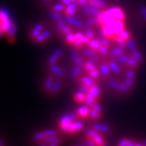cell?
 <instances>
[{"label":"cell","instance_id":"6da1fadb","mask_svg":"<svg viewBox=\"0 0 146 146\" xmlns=\"http://www.w3.org/2000/svg\"><path fill=\"white\" fill-rule=\"evenodd\" d=\"M110 129L104 124H94L84 133L82 146H109Z\"/></svg>","mask_w":146,"mask_h":146},{"label":"cell","instance_id":"7a4b0ae2","mask_svg":"<svg viewBox=\"0 0 146 146\" xmlns=\"http://www.w3.org/2000/svg\"><path fill=\"white\" fill-rule=\"evenodd\" d=\"M58 127L60 130L68 135H75L83 131L84 123L82 119L79 117L76 112L67 114L58 121Z\"/></svg>","mask_w":146,"mask_h":146},{"label":"cell","instance_id":"3957f363","mask_svg":"<svg viewBox=\"0 0 146 146\" xmlns=\"http://www.w3.org/2000/svg\"><path fill=\"white\" fill-rule=\"evenodd\" d=\"M61 144L62 136L55 130L38 131L33 136V146H60Z\"/></svg>","mask_w":146,"mask_h":146},{"label":"cell","instance_id":"277c9868","mask_svg":"<svg viewBox=\"0 0 146 146\" xmlns=\"http://www.w3.org/2000/svg\"><path fill=\"white\" fill-rule=\"evenodd\" d=\"M115 146H146V140L124 137L120 139Z\"/></svg>","mask_w":146,"mask_h":146},{"label":"cell","instance_id":"5b68a950","mask_svg":"<svg viewBox=\"0 0 146 146\" xmlns=\"http://www.w3.org/2000/svg\"><path fill=\"white\" fill-rule=\"evenodd\" d=\"M114 16L110 14V12L109 10L105 11H102L101 15L99 16V21L100 25L102 26H104L106 25H109L110 24L112 21H114Z\"/></svg>","mask_w":146,"mask_h":146},{"label":"cell","instance_id":"8992f818","mask_svg":"<svg viewBox=\"0 0 146 146\" xmlns=\"http://www.w3.org/2000/svg\"><path fill=\"white\" fill-rule=\"evenodd\" d=\"M111 26L113 27L114 30H115V36H118L120 33L122 31L124 30V24H123V21L119 20V19H114V21L110 23ZM115 39V38H114Z\"/></svg>","mask_w":146,"mask_h":146},{"label":"cell","instance_id":"52a82bcc","mask_svg":"<svg viewBox=\"0 0 146 146\" xmlns=\"http://www.w3.org/2000/svg\"><path fill=\"white\" fill-rule=\"evenodd\" d=\"M76 114L80 119H89V112H90V106H88L87 105L81 106L76 110Z\"/></svg>","mask_w":146,"mask_h":146},{"label":"cell","instance_id":"ba28073f","mask_svg":"<svg viewBox=\"0 0 146 146\" xmlns=\"http://www.w3.org/2000/svg\"><path fill=\"white\" fill-rule=\"evenodd\" d=\"M64 20H65V21H66L68 24H70V25H72L73 26L76 27V28H78V29H83L84 28V24L82 23L80 20H78L77 18L74 17L73 16H66Z\"/></svg>","mask_w":146,"mask_h":146},{"label":"cell","instance_id":"9c48e42d","mask_svg":"<svg viewBox=\"0 0 146 146\" xmlns=\"http://www.w3.org/2000/svg\"><path fill=\"white\" fill-rule=\"evenodd\" d=\"M109 11L115 19H119V20H121L123 21H125L124 13L123 12V11L121 10V8H119V7H112V8L109 9Z\"/></svg>","mask_w":146,"mask_h":146},{"label":"cell","instance_id":"30bf717a","mask_svg":"<svg viewBox=\"0 0 146 146\" xmlns=\"http://www.w3.org/2000/svg\"><path fill=\"white\" fill-rule=\"evenodd\" d=\"M43 29H44V25L42 23L36 24L35 27L33 28V29L32 30L31 33H30V37L33 40H35L36 37L42 33Z\"/></svg>","mask_w":146,"mask_h":146},{"label":"cell","instance_id":"8fae6325","mask_svg":"<svg viewBox=\"0 0 146 146\" xmlns=\"http://www.w3.org/2000/svg\"><path fill=\"white\" fill-rule=\"evenodd\" d=\"M63 54V50L61 49H57L55 50L54 53L52 54V55L48 59V63L49 64H54L58 62V60L59 59V58L61 57V55Z\"/></svg>","mask_w":146,"mask_h":146},{"label":"cell","instance_id":"7c38bea8","mask_svg":"<svg viewBox=\"0 0 146 146\" xmlns=\"http://www.w3.org/2000/svg\"><path fill=\"white\" fill-rule=\"evenodd\" d=\"M12 21L11 19L8 20H4V21H1V33L3 34V33H7L10 31L11 25H12Z\"/></svg>","mask_w":146,"mask_h":146},{"label":"cell","instance_id":"4fadbf2b","mask_svg":"<svg viewBox=\"0 0 146 146\" xmlns=\"http://www.w3.org/2000/svg\"><path fill=\"white\" fill-rule=\"evenodd\" d=\"M54 82V76H53L52 74L47 75V77L46 79V82H45V84H44V87H45V89H46V91L48 94H50Z\"/></svg>","mask_w":146,"mask_h":146},{"label":"cell","instance_id":"5bb4252c","mask_svg":"<svg viewBox=\"0 0 146 146\" xmlns=\"http://www.w3.org/2000/svg\"><path fill=\"white\" fill-rule=\"evenodd\" d=\"M83 11L84 12H85L86 14H88L89 16H99L101 15V13H102V11L99 9L93 7H90V6L84 7Z\"/></svg>","mask_w":146,"mask_h":146},{"label":"cell","instance_id":"9a60e30c","mask_svg":"<svg viewBox=\"0 0 146 146\" xmlns=\"http://www.w3.org/2000/svg\"><path fill=\"white\" fill-rule=\"evenodd\" d=\"M50 70L51 72L55 74V75H57L58 76H59V77H64L66 76L65 72L61 68L58 67L55 63L50 65Z\"/></svg>","mask_w":146,"mask_h":146},{"label":"cell","instance_id":"2e32d148","mask_svg":"<svg viewBox=\"0 0 146 146\" xmlns=\"http://www.w3.org/2000/svg\"><path fill=\"white\" fill-rule=\"evenodd\" d=\"M80 81L82 84L88 86L89 88H91L92 86H94V84H97L94 81V79L90 77L89 76H80Z\"/></svg>","mask_w":146,"mask_h":146},{"label":"cell","instance_id":"e0dca14e","mask_svg":"<svg viewBox=\"0 0 146 146\" xmlns=\"http://www.w3.org/2000/svg\"><path fill=\"white\" fill-rule=\"evenodd\" d=\"M77 8V5H76V3H71L69 5L66 7V9L64 11V13H65V16H72L76 11Z\"/></svg>","mask_w":146,"mask_h":146},{"label":"cell","instance_id":"ac0fdd59","mask_svg":"<svg viewBox=\"0 0 146 146\" xmlns=\"http://www.w3.org/2000/svg\"><path fill=\"white\" fill-rule=\"evenodd\" d=\"M50 36H51V32L50 31V30H46V31L42 32V33L37 36L34 41L37 42V43H42L45 41H46L47 39Z\"/></svg>","mask_w":146,"mask_h":146},{"label":"cell","instance_id":"d6986e66","mask_svg":"<svg viewBox=\"0 0 146 146\" xmlns=\"http://www.w3.org/2000/svg\"><path fill=\"white\" fill-rule=\"evenodd\" d=\"M103 29V31L106 33V35L107 37H111V38H115V30L113 29V27L111 26V25L109 24V25H104L102 28Z\"/></svg>","mask_w":146,"mask_h":146},{"label":"cell","instance_id":"ffe728a7","mask_svg":"<svg viewBox=\"0 0 146 146\" xmlns=\"http://www.w3.org/2000/svg\"><path fill=\"white\" fill-rule=\"evenodd\" d=\"M99 71L103 76H108L110 75V71H111V69L110 68L109 64H107V63H102L100 64Z\"/></svg>","mask_w":146,"mask_h":146},{"label":"cell","instance_id":"44dd1931","mask_svg":"<svg viewBox=\"0 0 146 146\" xmlns=\"http://www.w3.org/2000/svg\"><path fill=\"white\" fill-rule=\"evenodd\" d=\"M73 98L78 103H84L85 99H86V94L80 90L79 92H76V94H74Z\"/></svg>","mask_w":146,"mask_h":146},{"label":"cell","instance_id":"7402d4cb","mask_svg":"<svg viewBox=\"0 0 146 146\" xmlns=\"http://www.w3.org/2000/svg\"><path fill=\"white\" fill-rule=\"evenodd\" d=\"M123 54H124L123 47H121L119 46L113 48V49L111 50V51H110V55L113 58H117L119 55Z\"/></svg>","mask_w":146,"mask_h":146},{"label":"cell","instance_id":"603a6c76","mask_svg":"<svg viewBox=\"0 0 146 146\" xmlns=\"http://www.w3.org/2000/svg\"><path fill=\"white\" fill-rule=\"evenodd\" d=\"M89 94H92L93 96H94L97 99H99L100 96H101V90H100L99 87L98 86V84H94V86H92L89 89Z\"/></svg>","mask_w":146,"mask_h":146},{"label":"cell","instance_id":"cb8c5ba5","mask_svg":"<svg viewBox=\"0 0 146 146\" xmlns=\"http://www.w3.org/2000/svg\"><path fill=\"white\" fill-rule=\"evenodd\" d=\"M84 69V65L83 66H82V65L76 66V68H73L72 71L71 72V77H72V78H76V77H78L79 75L83 72Z\"/></svg>","mask_w":146,"mask_h":146},{"label":"cell","instance_id":"d4e9b609","mask_svg":"<svg viewBox=\"0 0 146 146\" xmlns=\"http://www.w3.org/2000/svg\"><path fill=\"white\" fill-rule=\"evenodd\" d=\"M98 50H94V49H92V48H89V49H86V50H84V51L81 52V54L83 55L84 57H89L91 58L94 56V55H96L97 54H98Z\"/></svg>","mask_w":146,"mask_h":146},{"label":"cell","instance_id":"484cf974","mask_svg":"<svg viewBox=\"0 0 146 146\" xmlns=\"http://www.w3.org/2000/svg\"><path fill=\"white\" fill-rule=\"evenodd\" d=\"M109 66L110 69H111V71L113 72L116 73V74H120L121 73V68L119 66V64L116 63V62H114V61H111V62H110L109 63Z\"/></svg>","mask_w":146,"mask_h":146},{"label":"cell","instance_id":"4316f807","mask_svg":"<svg viewBox=\"0 0 146 146\" xmlns=\"http://www.w3.org/2000/svg\"><path fill=\"white\" fill-rule=\"evenodd\" d=\"M61 88H62V82L59 81V80L54 81V84H53V87L52 89H51L50 94H56L57 93H58V91L60 90Z\"/></svg>","mask_w":146,"mask_h":146},{"label":"cell","instance_id":"83f0119b","mask_svg":"<svg viewBox=\"0 0 146 146\" xmlns=\"http://www.w3.org/2000/svg\"><path fill=\"white\" fill-rule=\"evenodd\" d=\"M66 7L67 6L65 5L63 3H57V4L51 7V10L53 11H55V12H62V11H63L66 9Z\"/></svg>","mask_w":146,"mask_h":146},{"label":"cell","instance_id":"f1b7e54d","mask_svg":"<svg viewBox=\"0 0 146 146\" xmlns=\"http://www.w3.org/2000/svg\"><path fill=\"white\" fill-rule=\"evenodd\" d=\"M129 88L126 85L124 82L122 83V82H118V84H117V88H116V90L119 91L120 93H127L129 91Z\"/></svg>","mask_w":146,"mask_h":146},{"label":"cell","instance_id":"f546056e","mask_svg":"<svg viewBox=\"0 0 146 146\" xmlns=\"http://www.w3.org/2000/svg\"><path fill=\"white\" fill-rule=\"evenodd\" d=\"M131 56L132 58H134L136 61L139 63H141L143 62V56L141 55V54L137 50H134V51H131Z\"/></svg>","mask_w":146,"mask_h":146},{"label":"cell","instance_id":"4dcf8cb0","mask_svg":"<svg viewBox=\"0 0 146 146\" xmlns=\"http://www.w3.org/2000/svg\"><path fill=\"white\" fill-rule=\"evenodd\" d=\"M101 46H102V44H101V42H100L99 39H98V40H96V39H94V38L90 41V42H89V46L90 47V48L94 49V50H98Z\"/></svg>","mask_w":146,"mask_h":146},{"label":"cell","instance_id":"1f68e13d","mask_svg":"<svg viewBox=\"0 0 146 146\" xmlns=\"http://www.w3.org/2000/svg\"><path fill=\"white\" fill-rule=\"evenodd\" d=\"M130 57L131 56H129L128 54H121V55H119V57L117 58V61H118L119 63H122V64H125V65H127Z\"/></svg>","mask_w":146,"mask_h":146},{"label":"cell","instance_id":"d6a6232c","mask_svg":"<svg viewBox=\"0 0 146 146\" xmlns=\"http://www.w3.org/2000/svg\"><path fill=\"white\" fill-rule=\"evenodd\" d=\"M84 69H85L88 72H91V71H94L95 69H97L96 65H95L94 63L90 62L89 60L84 63Z\"/></svg>","mask_w":146,"mask_h":146},{"label":"cell","instance_id":"836d02e7","mask_svg":"<svg viewBox=\"0 0 146 146\" xmlns=\"http://www.w3.org/2000/svg\"><path fill=\"white\" fill-rule=\"evenodd\" d=\"M140 63H138L137 61H136V59L134 58H132L131 56L129 58V60H128V62H127V66L129 67L130 68H132V69H135L138 67V65H139Z\"/></svg>","mask_w":146,"mask_h":146},{"label":"cell","instance_id":"e575fe53","mask_svg":"<svg viewBox=\"0 0 146 146\" xmlns=\"http://www.w3.org/2000/svg\"><path fill=\"white\" fill-rule=\"evenodd\" d=\"M65 40H66V42H68V44L72 45L73 43L76 42V36H75V34L72 33H68V34H66V35H65Z\"/></svg>","mask_w":146,"mask_h":146},{"label":"cell","instance_id":"d590c367","mask_svg":"<svg viewBox=\"0 0 146 146\" xmlns=\"http://www.w3.org/2000/svg\"><path fill=\"white\" fill-rule=\"evenodd\" d=\"M66 23H67V22L65 21V20H63V19L57 21V23H56V27H57L58 30L62 33L63 29H64L65 26L67 25H66Z\"/></svg>","mask_w":146,"mask_h":146},{"label":"cell","instance_id":"8d00e7d4","mask_svg":"<svg viewBox=\"0 0 146 146\" xmlns=\"http://www.w3.org/2000/svg\"><path fill=\"white\" fill-rule=\"evenodd\" d=\"M116 36H119V37L122 38V39H124V40H126V41H127V40H129V39H130L131 34L129 33H128V32L127 31V30H125V29H124L123 31L121 32L119 34ZM116 36H115V37H116Z\"/></svg>","mask_w":146,"mask_h":146},{"label":"cell","instance_id":"74e56055","mask_svg":"<svg viewBox=\"0 0 146 146\" xmlns=\"http://www.w3.org/2000/svg\"><path fill=\"white\" fill-rule=\"evenodd\" d=\"M127 46L129 48V50H131V51H134V50H137V47H136V45L135 42L131 39H129L127 41Z\"/></svg>","mask_w":146,"mask_h":146},{"label":"cell","instance_id":"f35d334b","mask_svg":"<svg viewBox=\"0 0 146 146\" xmlns=\"http://www.w3.org/2000/svg\"><path fill=\"white\" fill-rule=\"evenodd\" d=\"M98 52L99 54H101L102 56H106L109 53V50H108V47L104 46H101L99 47V49L98 50Z\"/></svg>","mask_w":146,"mask_h":146},{"label":"cell","instance_id":"ab89813d","mask_svg":"<svg viewBox=\"0 0 146 146\" xmlns=\"http://www.w3.org/2000/svg\"><path fill=\"white\" fill-rule=\"evenodd\" d=\"M89 76L90 77H92L93 79H98L99 78L100 76V71L98 69H95L94 71H91L88 72Z\"/></svg>","mask_w":146,"mask_h":146},{"label":"cell","instance_id":"60d3db41","mask_svg":"<svg viewBox=\"0 0 146 146\" xmlns=\"http://www.w3.org/2000/svg\"><path fill=\"white\" fill-rule=\"evenodd\" d=\"M84 34L85 36H89V38H91V39H94V36H95V34H94V31H93L92 29H90L89 28L84 29Z\"/></svg>","mask_w":146,"mask_h":146},{"label":"cell","instance_id":"b9f144b4","mask_svg":"<svg viewBox=\"0 0 146 146\" xmlns=\"http://www.w3.org/2000/svg\"><path fill=\"white\" fill-rule=\"evenodd\" d=\"M115 39L116 42H117V44H118V46H119L121 47H125L127 46V41L124 40V39H122L119 36H116Z\"/></svg>","mask_w":146,"mask_h":146},{"label":"cell","instance_id":"7bdbcfd3","mask_svg":"<svg viewBox=\"0 0 146 146\" xmlns=\"http://www.w3.org/2000/svg\"><path fill=\"white\" fill-rule=\"evenodd\" d=\"M50 17L52 19V20H54V21H58V20H61L62 19V16L61 14H59L58 12H55V11H53L50 14Z\"/></svg>","mask_w":146,"mask_h":146},{"label":"cell","instance_id":"ee69618b","mask_svg":"<svg viewBox=\"0 0 146 146\" xmlns=\"http://www.w3.org/2000/svg\"><path fill=\"white\" fill-rule=\"evenodd\" d=\"M72 62L73 63H75L76 66H79V65H84V59L80 57H76L72 58Z\"/></svg>","mask_w":146,"mask_h":146},{"label":"cell","instance_id":"f6af8a7d","mask_svg":"<svg viewBox=\"0 0 146 146\" xmlns=\"http://www.w3.org/2000/svg\"><path fill=\"white\" fill-rule=\"evenodd\" d=\"M16 25L15 23H12V25H11V28L10 31L8 33V34H9V36L11 37V38H13L14 36H15V34H16Z\"/></svg>","mask_w":146,"mask_h":146},{"label":"cell","instance_id":"bcb514c9","mask_svg":"<svg viewBox=\"0 0 146 146\" xmlns=\"http://www.w3.org/2000/svg\"><path fill=\"white\" fill-rule=\"evenodd\" d=\"M100 42H101V44H102V46H104L106 47H109L111 46V42H110L109 40L106 38V37H104V38H101L99 39Z\"/></svg>","mask_w":146,"mask_h":146},{"label":"cell","instance_id":"7dc6e473","mask_svg":"<svg viewBox=\"0 0 146 146\" xmlns=\"http://www.w3.org/2000/svg\"><path fill=\"white\" fill-rule=\"evenodd\" d=\"M75 36H76V41L83 43L84 39V34H82L81 33H75Z\"/></svg>","mask_w":146,"mask_h":146},{"label":"cell","instance_id":"c3c4849f","mask_svg":"<svg viewBox=\"0 0 146 146\" xmlns=\"http://www.w3.org/2000/svg\"><path fill=\"white\" fill-rule=\"evenodd\" d=\"M124 84H125L126 85H127L129 89H131V88H132V87L134 86V84H135V81H134V80L127 78L125 80H124Z\"/></svg>","mask_w":146,"mask_h":146},{"label":"cell","instance_id":"681fc988","mask_svg":"<svg viewBox=\"0 0 146 146\" xmlns=\"http://www.w3.org/2000/svg\"><path fill=\"white\" fill-rule=\"evenodd\" d=\"M126 76H127V78L134 80V79H135V72H134V70H133V69L128 70V71L126 72Z\"/></svg>","mask_w":146,"mask_h":146},{"label":"cell","instance_id":"f907efd6","mask_svg":"<svg viewBox=\"0 0 146 146\" xmlns=\"http://www.w3.org/2000/svg\"><path fill=\"white\" fill-rule=\"evenodd\" d=\"M96 25V24H95V22H94L93 17L90 18V19H88L87 21H85V23H84V25L86 27H91L93 26V25Z\"/></svg>","mask_w":146,"mask_h":146},{"label":"cell","instance_id":"816d5d0a","mask_svg":"<svg viewBox=\"0 0 146 146\" xmlns=\"http://www.w3.org/2000/svg\"><path fill=\"white\" fill-rule=\"evenodd\" d=\"M72 29L69 26V25H66L65 28L63 29L62 33H63V35H66V34H68V33H72Z\"/></svg>","mask_w":146,"mask_h":146},{"label":"cell","instance_id":"f5cc1de1","mask_svg":"<svg viewBox=\"0 0 146 146\" xmlns=\"http://www.w3.org/2000/svg\"><path fill=\"white\" fill-rule=\"evenodd\" d=\"M89 89L88 86H86V85H84V84H81V86H80V90L81 91V92H83L85 94H89Z\"/></svg>","mask_w":146,"mask_h":146},{"label":"cell","instance_id":"db71d44e","mask_svg":"<svg viewBox=\"0 0 146 146\" xmlns=\"http://www.w3.org/2000/svg\"><path fill=\"white\" fill-rule=\"evenodd\" d=\"M100 60V58L99 56H98L97 54L96 55H94V56H93V57L90 58V59H89V61L90 62H92V63H94V64L97 63H98V61Z\"/></svg>","mask_w":146,"mask_h":146},{"label":"cell","instance_id":"11a10c76","mask_svg":"<svg viewBox=\"0 0 146 146\" xmlns=\"http://www.w3.org/2000/svg\"><path fill=\"white\" fill-rule=\"evenodd\" d=\"M81 45H82V43H81V42H77V41H76V42L72 44L73 47H74L75 49H76V50H80V49L81 48Z\"/></svg>","mask_w":146,"mask_h":146},{"label":"cell","instance_id":"9f6ffc18","mask_svg":"<svg viewBox=\"0 0 146 146\" xmlns=\"http://www.w3.org/2000/svg\"><path fill=\"white\" fill-rule=\"evenodd\" d=\"M91 40H92V39H91V38H89V36H87L84 35V39L83 44H85V45H88V46H89V42H90Z\"/></svg>","mask_w":146,"mask_h":146},{"label":"cell","instance_id":"6f0895ef","mask_svg":"<svg viewBox=\"0 0 146 146\" xmlns=\"http://www.w3.org/2000/svg\"><path fill=\"white\" fill-rule=\"evenodd\" d=\"M98 35L100 36V37L101 38H104V37H107L106 36V33H104V31H103V29H102L101 30H100L99 32H98Z\"/></svg>","mask_w":146,"mask_h":146},{"label":"cell","instance_id":"680465c9","mask_svg":"<svg viewBox=\"0 0 146 146\" xmlns=\"http://www.w3.org/2000/svg\"><path fill=\"white\" fill-rule=\"evenodd\" d=\"M88 2H89V0H78L77 3L80 4V5L84 6V5H85V4H87V3H88Z\"/></svg>","mask_w":146,"mask_h":146},{"label":"cell","instance_id":"91938a15","mask_svg":"<svg viewBox=\"0 0 146 146\" xmlns=\"http://www.w3.org/2000/svg\"><path fill=\"white\" fill-rule=\"evenodd\" d=\"M71 54H72V57L73 58H76V57H78V53L77 51H76V50H72L71 51Z\"/></svg>","mask_w":146,"mask_h":146},{"label":"cell","instance_id":"94428289","mask_svg":"<svg viewBox=\"0 0 146 146\" xmlns=\"http://www.w3.org/2000/svg\"><path fill=\"white\" fill-rule=\"evenodd\" d=\"M62 2H63L65 5L68 6V5H69L71 3H72V0H62Z\"/></svg>","mask_w":146,"mask_h":146},{"label":"cell","instance_id":"6125c7cd","mask_svg":"<svg viewBox=\"0 0 146 146\" xmlns=\"http://www.w3.org/2000/svg\"><path fill=\"white\" fill-rule=\"evenodd\" d=\"M77 2H78V0H72V3H77Z\"/></svg>","mask_w":146,"mask_h":146},{"label":"cell","instance_id":"be15d7a7","mask_svg":"<svg viewBox=\"0 0 146 146\" xmlns=\"http://www.w3.org/2000/svg\"><path fill=\"white\" fill-rule=\"evenodd\" d=\"M49 1H50V0H42V2H43V3H48Z\"/></svg>","mask_w":146,"mask_h":146},{"label":"cell","instance_id":"e7e4bbea","mask_svg":"<svg viewBox=\"0 0 146 146\" xmlns=\"http://www.w3.org/2000/svg\"><path fill=\"white\" fill-rule=\"evenodd\" d=\"M76 146H82L81 145H76Z\"/></svg>","mask_w":146,"mask_h":146}]
</instances>
